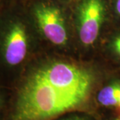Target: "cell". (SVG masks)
<instances>
[{
  "label": "cell",
  "mask_w": 120,
  "mask_h": 120,
  "mask_svg": "<svg viewBox=\"0 0 120 120\" xmlns=\"http://www.w3.org/2000/svg\"><path fill=\"white\" fill-rule=\"evenodd\" d=\"M83 101L62 93L35 72L19 91L12 120H43L77 107Z\"/></svg>",
  "instance_id": "6da1fadb"
},
{
  "label": "cell",
  "mask_w": 120,
  "mask_h": 120,
  "mask_svg": "<svg viewBox=\"0 0 120 120\" xmlns=\"http://www.w3.org/2000/svg\"><path fill=\"white\" fill-rule=\"evenodd\" d=\"M38 75L65 94L83 101L91 87L92 76L86 69L57 62L36 71Z\"/></svg>",
  "instance_id": "7a4b0ae2"
},
{
  "label": "cell",
  "mask_w": 120,
  "mask_h": 120,
  "mask_svg": "<svg viewBox=\"0 0 120 120\" xmlns=\"http://www.w3.org/2000/svg\"><path fill=\"white\" fill-rule=\"evenodd\" d=\"M26 26L21 22H10L2 35L1 51L5 64L17 66L25 60L28 52L29 39Z\"/></svg>",
  "instance_id": "3957f363"
},
{
  "label": "cell",
  "mask_w": 120,
  "mask_h": 120,
  "mask_svg": "<svg viewBox=\"0 0 120 120\" xmlns=\"http://www.w3.org/2000/svg\"><path fill=\"white\" fill-rule=\"evenodd\" d=\"M104 15L103 0H82L78 9V32L86 46L92 45L97 39Z\"/></svg>",
  "instance_id": "277c9868"
},
{
  "label": "cell",
  "mask_w": 120,
  "mask_h": 120,
  "mask_svg": "<svg viewBox=\"0 0 120 120\" xmlns=\"http://www.w3.org/2000/svg\"><path fill=\"white\" fill-rule=\"evenodd\" d=\"M34 16L41 31L52 43L63 45L67 43L68 32L59 9L39 4L35 8Z\"/></svg>",
  "instance_id": "5b68a950"
},
{
  "label": "cell",
  "mask_w": 120,
  "mask_h": 120,
  "mask_svg": "<svg viewBox=\"0 0 120 120\" xmlns=\"http://www.w3.org/2000/svg\"><path fill=\"white\" fill-rule=\"evenodd\" d=\"M98 100L105 107L117 106L120 100V82H113L99 91Z\"/></svg>",
  "instance_id": "8992f818"
},
{
  "label": "cell",
  "mask_w": 120,
  "mask_h": 120,
  "mask_svg": "<svg viewBox=\"0 0 120 120\" xmlns=\"http://www.w3.org/2000/svg\"><path fill=\"white\" fill-rule=\"evenodd\" d=\"M111 47L113 53L120 60V33L113 38L111 42Z\"/></svg>",
  "instance_id": "52a82bcc"
},
{
  "label": "cell",
  "mask_w": 120,
  "mask_h": 120,
  "mask_svg": "<svg viewBox=\"0 0 120 120\" xmlns=\"http://www.w3.org/2000/svg\"><path fill=\"white\" fill-rule=\"evenodd\" d=\"M114 10L117 17L120 18V0H114Z\"/></svg>",
  "instance_id": "ba28073f"
},
{
  "label": "cell",
  "mask_w": 120,
  "mask_h": 120,
  "mask_svg": "<svg viewBox=\"0 0 120 120\" xmlns=\"http://www.w3.org/2000/svg\"><path fill=\"white\" fill-rule=\"evenodd\" d=\"M64 120H87L85 117H83L81 116H71V117H68L66 119H65Z\"/></svg>",
  "instance_id": "9c48e42d"
},
{
  "label": "cell",
  "mask_w": 120,
  "mask_h": 120,
  "mask_svg": "<svg viewBox=\"0 0 120 120\" xmlns=\"http://www.w3.org/2000/svg\"><path fill=\"white\" fill-rule=\"evenodd\" d=\"M2 105H3V98H2V96L0 94V109H1V108L2 107Z\"/></svg>",
  "instance_id": "30bf717a"
},
{
  "label": "cell",
  "mask_w": 120,
  "mask_h": 120,
  "mask_svg": "<svg viewBox=\"0 0 120 120\" xmlns=\"http://www.w3.org/2000/svg\"><path fill=\"white\" fill-rule=\"evenodd\" d=\"M117 107H118V108H119V110H120V102H119V103H118V105H117Z\"/></svg>",
  "instance_id": "8fae6325"
},
{
  "label": "cell",
  "mask_w": 120,
  "mask_h": 120,
  "mask_svg": "<svg viewBox=\"0 0 120 120\" xmlns=\"http://www.w3.org/2000/svg\"><path fill=\"white\" fill-rule=\"evenodd\" d=\"M120 120V119H118V120Z\"/></svg>",
  "instance_id": "7c38bea8"
}]
</instances>
